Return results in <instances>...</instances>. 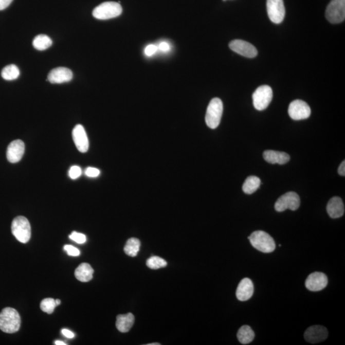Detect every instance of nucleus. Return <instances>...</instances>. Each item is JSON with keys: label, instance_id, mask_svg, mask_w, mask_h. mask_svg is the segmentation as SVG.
<instances>
[{"label": "nucleus", "instance_id": "nucleus-1", "mask_svg": "<svg viewBox=\"0 0 345 345\" xmlns=\"http://www.w3.org/2000/svg\"><path fill=\"white\" fill-rule=\"evenodd\" d=\"M20 315L17 310L12 307H5L0 313V329L5 333L12 334L20 330Z\"/></svg>", "mask_w": 345, "mask_h": 345}, {"label": "nucleus", "instance_id": "nucleus-2", "mask_svg": "<svg viewBox=\"0 0 345 345\" xmlns=\"http://www.w3.org/2000/svg\"><path fill=\"white\" fill-rule=\"evenodd\" d=\"M250 243L255 249L264 253H270L275 251L276 243L269 234L263 231H254L248 237Z\"/></svg>", "mask_w": 345, "mask_h": 345}, {"label": "nucleus", "instance_id": "nucleus-3", "mask_svg": "<svg viewBox=\"0 0 345 345\" xmlns=\"http://www.w3.org/2000/svg\"><path fill=\"white\" fill-rule=\"evenodd\" d=\"M122 13V7L119 3L106 2L96 7L92 14L99 20H107L119 16Z\"/></svg>", "mask_w": 345, "mask_h": 345}, {"label": "nucleus", "instance_id": "nucleus-4", "mask_svg": "<svg viewBox=\"0 0 345 345\" xmlns=\"http://www.w3.org/2000/svg\"><path fill=\"white\" fill-rule=\"evenodd\" d=\"M223 112L222 101L219 98H214L210 102L208 106L205 122L208 127L214 130L220 124Z\"/></svg>", "mask_w": 345, "mask_h": 345}, {"label": "nucleus", "instance_id": "nucleus-5", "mask_svg": "<svg viewBox=\"0 0 345 345\" xmlns=\"http://www.w3.org/2000/svg\"><path fill=\"white\" fill-rule=\"evenodd\" d=\"M12 233L18 241L27 243L31 238V226L28 220L23 216H18L12 223Z\"/></svg>", "mask_w": 345, "mask_h": 345}, {"label": "nucleus", "instance_id": "nucleus-6", "mask_svg": "<svg viewBox=\"0 0 345 345\" xmlns=\"http://www.w3.org/2000/svg\"><path fill=\"white\" fill-rule=\"evenodd\" d=\"M325 17L329 22L338 24L344 22L345 0H332L326 7Z\"/></svg>", "mask_w": 345, "mask_h": 345}, {"label": "nucleus", "instance_id": "nucleus-7", "mask_svg": "<svg viewBox=\"0 0 345 345\" xmlns=\"http://www.w3.org/2000/svg\"><path fill=\"white\" fill-rule=\"evenodd\" d=\"M273 89L268 85H262L258 88L252 94V101L255 109L263 111L266 109L272 101Z\"/></svg>", "mask_w": 345, "mask_h": 345}, {"label": "nucleus", "instance_id": "nucleus-8", "mask_svg": "<svg viewBox=\"0 0 345 345\" xmlns=\"http://www.w3.org/2000/svg\"><path fill=\"white\" fill-rule=\"evenodd\" d=\"M301 205V199L295 192H288L281 196L275 204L276 211L281 212L287 209L296 210Z\"/></svg>", "mask_w": 345, "mask_h": 345}, {"label": "nucleus", "instance_id": "nucleus-9", "mask_svg": "<svg viewBox=\"0 0 345 345\" xmlns=\"http://www.w3.org/2000/svg\"><path fill=\"white\" fill-rule=\"evenodd\" d=\"M267 9L268 17L276 24L283 22L285 16V7L283 0H267Z\"/></svg>", "mask_w": 345, "mask_h": 345}, {"label": "nucleus", "instance_id": "nucleus-10", "mask_svg": "<svg viewBox=\"0 0 345 345\" xmlns=\"http://www.w3.org/2000/svg\"><path fill=\"white\" fill-rule=\"evenodd\" d=\"M288 114L294 120L307 119L311 115V108L306 102L301 100H295L289 104Z\"/></svg>", "mask_w": 345, "mask_h": 345}, {"label": "nucleus", "instance_id": "nucleus-11", "mask_svg": "<svg viewBox=\"0 0 345 345\" xmlns=\"http://www.w3.org/2000/svg\"><path fill=\"white\" fill-rule=\"evenodd\" d=\"M230 48L241 56L249 59L256 57L258 51L253 45L242 40H234L229 44Z\"/></svg>", "mask_w": 345, "mask_h": 345}, {"label": "nucleus", "instance_id": "nucleus-12", "mask_svg": "<svg viewBox=\"0 0 345 345\" xmlns=\"http://www.w3.org/2000/svg\"><path fill=\"white\" fill-rule=\"evenodd\" d=\"M328 284V278L325 274L315 272L308 276L305 280L306 288L312 292L322 290Z\"/></svg>", "mask_w": 345, "mask_h": 345}, {"label": "nucleus", "instance_id": "nucleus-13", "mask_svg": "<svg viewBox=\"0 0 345 345\" xmlns=\"http://www.w3.org/2000/svg\"><path fill=\"white\" fill-rule=\"evenodd\" d=\"M328 337V331L325 326L314 325L305 331L304 338L308 343L315 344L325 340Z\"/></svg>", "mask_w": 345, "mask_h": 345}, {"label": "nucleus", "instance_id": "nucleus-14", "mask_svg": "<svg viewBox=\"0 0 345 345\" xmlns=\"http://www.w3.org/2000/svg\"><path fill=\"white\" fill-rule=\"evenodd\" d=\"M73 78V73L69 68L58 67L52 69L47 76V80L53 84L69 82Z\"/></svg>", "mask_w": 345, "mask_h": 345}, {"label": "nucleus", "instance_id": "nucleus-15", "mask_svg": "<svg viewBox=\"0 0 345 345\" xmlns=\"http://www.w3.org/2000/svg\"><path fill=\"white\" fill-rule=\"evenodd\" d=\"M74 142L79 151L85 153L89 148V141L85 129L81 125H77L72 131Z\"/></svg>", "mask_w": 345, "mask_h": 345}, {"label": "nucleus", "instance_id": "nucleus-16", "mask_svg": "<svg viewBox=\"0 0 345 345\" xmlns=\"http://www.w3.org/2000/svg\"><path fill=\"white\" fill-rule=\"evenodd\" d=\"M25 143L20 139L13 141L8 147L7 151V158L11 163H16L20 161L25 153Z\"/></svg>", "mask_w": 345, "mask_h": 345}, {"label": "nucleus", "instance_id": "nucleus-17", "mask_svg": "<svg viewBox=\"0 0 345 345\" xmlns=\"http://www.w3.org/2000/svg\"><path fill=\"white\" fill-rule=\"evenodd\" d=\"M254 293L253 283L250 279L244 278L239 284L237 289V298L240 301H246L251 298Z\"/></svg>", "mask_w": 345, "mask_h": 345}, {"label": "nucleus", "instance_id": "nucleus-18", "mask_svg": "<svg viewBox=\"0 0 345 345\" xmlns=\"http://www.w3.org/2000/svg\"><path fill=\"white\" fill-rule=\"evenodd\" d=\"M326 212L333 219L341 217L344 215V206L340 197L335 196L329 200L326 205Z\"/></svg>", "mask_w": 345, "mask_h": 345}, {"label": "nucleus", "instance_id": "nucleus-19", "mask_svg": "<svg viewBox=\"0 0 345 345\" xmlns=\"http://www.w3.org/2000/svg\"><path fill=\"white\" fill-rule=\"evenodd\" d=\"M263 156L266 161L273 165H284L290 159L286 153L275 151H266L263 152Z\"/></svg>", "mask_w": 345, "mask_h": 345}, {"label": "nucleus", "instance_id": "nucleus-20", "mask_svg": "<svg viewBox=\"0 0 345 345\" xmlns=\"http://www.w3.org/2000/svg\"><path fill=\"white\" fill-rule=\"evenodd\" d=\"M134 317L131 313L125 315H118L116 321V326L120 333H128L134 323Z\"/></svg>", "mask_w": 345, "mask_h": 345}, {"label": "nucleus", "instance_id": "nucleus-21", "mask_svg": "<svg viewBox=\"0 0 345 345\" xmlns=\"http://www.w3.org/2000/svg\"><path fill=\"white\" fill-rule=\"evenodd\" d=\"M94 270L88 263H83L75 270V276L81 282H88L93 278Z\"/></svg>", "mask_w": 345, "mask_h": 345}, {"label": "nucleus", "instance_id": "nucleus-22", "mask_svg": "<svg viewBox=\"0 0 345 345\" xmlns=\"http://www.w3.org/2000/svg\"><path fill=\"white\" fill-rule=\"evenodd\" d=\"M255 336L254 331L248 325L242 326L238 333V340L242 344L251 343L253 341Z\"/></svg>", "mask_w": 345, "mask_h": 345}, {"label": "nucleus", "instance_id": "nucleus-23", "mask_svg": "<svg viewBox=\"0 0 345 345\" xmlns=\"http://www.w3.org/2000/svg\"><path fill=\"white\" fill-rule=\"evenodd\" d=\"M261 185V180L259 177L255 176H250L245 180L242 186V190L245 193L251 194L258 190Z\"/></svg>", "mask_w": 345, "mask_h": 345}, {"label": "nucleus", "instance_id": "nucleus-24", "mask_svg": "<svg viewBox=\"0 0 345 345\" xmlns=\"http://www.w3.org/2000/svg\"><path fill=\"white\" fill-rule=\"evenodd\" d=\"M141 242L136 238H131L126 242L124 247L125 253L128 256L135 257L140 249Z\"/></svg>", "mask_w": 345, "mask_h": 345}, {"label": "nucleus", "instance_id": "nucleus-25", "mask_svg": "<svg viewBox=\"0 0 345 345\" xmlns=\"http://www.w3.org/2000/svg\"><path fill=\"white\" fill-rule=\"evenodd\" d=\"M52 44L51 39L48 36L43 35V34L35 37L33 41V47L39 51H44V50L48 49L52 46Z\"/></svg>", "mask_w": 345, "mask_h": 345}, {"label": "nucleus", "instance_id": "nucleus-26", "mask_svg": "<svg viewBox=\"0 0 345 345\" xmlns=\"http://www.w3.org/2000/svg\"><path fill=\"white\" fill-rule=\"evenodd\" d=\"M20 71L16 65L11 64L3 68L2 77L5 80L12 81L19 78Z\"/></svg>", "mask_w": 345, "mask_h": 345}, {"label": "nucleus", "instance_id": "nucleus-27", "mask_svg": "<svg viewBox=\"0 0 345 345\" xmlns=\"http://www.w3.org/2000/svg\"><path fill=\"white\" fill-rule=\"evenodd\" d=\"M146 263L147 267L151 268V269H159L160 268H164L167 267L168 264L167 261L162 259V258L156 256L149 258L147 260Z\"/></svg>", "mask_w": 345, "mask_h": 345}, {"label": "nucleus", "instance_id": "nucleus-28", "mask_svg": "<svg viewBox=\"0 0 345 345\" xmlns=\"http://www.w3.org/2000/svg\"><path fill=\"white\" fill-rule=\"evenodd\" d=\"M57 306L55 300L52 298L45 299L41 303V310L47 314H52Z\"/></svg>", "mask_w": 345, "mask_h": 345}, {"label": "nucleus", "instance_id": "nucleus-29", "mask_svg": "<svg viewBox=\"0 0 345 345\" xmlns=\"http://www.w3.org/2000/svg\"><path fill=\"white\" fill-rule=\"evenodd\" d=\"M69 238L72 240L76 243L82 244L85 243L86 241V235L83 233H78L76 231H73L69 235Z\"/></svg>", "mask_w": 345, "mask_h": 345}, {"label": "nucleus", "instance_id": "nucleus-30", "mask_svg": "<svg viewBox=\"0 0 345 345\" xmlns=\"http://www.w3.org/2000/svg\"><path fill=\"white\" fill-rule=\"evenodd\" d=\"M82 174V170L80 167L78 166H73V167L70 168L69 172H68V175H69L70 178L75 180V179H77L80 177V176Z\"/></svg>", "mask_w": 345, "mask_h": 345}, {"label": "nucleus", "instance_id": "nucleus-31", "mask_svg": "<svg viewBox=\"0 0 345 345\" xmlns=\"http://www.w3.org/2000/svg\"><path fill=\"white\" fill-rule=\"evenodd\" d=\"M64 250L68 255L71 257H78L80 255V251L72 245H65Z\"/></svg>", "mask_w": 345, "mask_h": 345}, {"label": "nucleus", "instance_id": "nucleus-32", "mask_svg": "<svg viewBox=\"0 0 345 345\" xmlns=\"http://www.w3.org/2000/svg\"><path fill=\"white\" fill-rule=\"evenodd\" d=\"M100 170L97 168L93 167H88L85 171V175L88 177L96 178L100 175Z\"/></svg>", "mask_w": 345, "mask_h": 345}, {"label": "nucleus", "instance_id": "nucleus-33", "mask_svg": "<svg viewBox=\"0 0 345 345\" xmlns=\"http://www.w3.org/2000/svg\"><path fill=\"white\" fill-rule=\"evenodd\" d=\"M158 47L154 44L149 45L144 49V52L147 56L151 57L157 51Z\"/></svg>", "mask_w": 345, "mask_h": 345}, {"label": "nucleus", "instance_id": "nucleus-34", "mask_svg": "<svg viewBox=\"0 0 345 345\" xmlns=\"http://www.w3.org/2000/svg\"><path fill=\"white\" fill-rule=\"evenodd\" d=\"M13 0H0V10H5L9 6Z\"/></svg>", "mask_w": 345, "mask_h": 345}, {"label": "nucleus", "instance_id": "nucleus-35", "mask_svg": "<svg viewBox=\"0 0 345 345\" xmlns=\"http://www.w3.org/2000/svg\"><path fill=\"white\" fill-rule=\"evenodd\" d=\"M158 49H160V51L162 52L169 51L170 49V45L167 43H165V42H163V43H161L159 44V47H158Z\"/></svg>", "mask_w": 345, "mask_h": 345}, {"label": "nucleus", "instance_id": "nucleus-36", "mask_svg": "<svg viewBox=\"0 0 345 345\" xmlns=\"http://www.w3.org/2000/svg\"><path fill=\"white\" fill-rule=\"evenodd\" d=\"M62 333L63 334V335L65 336V337H67V338L72 339L74 338V337L75 336V334H74L72 332L68 330V329H62Z\"/></svg>", "mask_w": 345, "mask_h": 345}, {"label": "nucleus", "instance_id": "nucleus-37", "mask_svg": "<svg viewBox=\"0 0 345 345\" xmlns=\"http://www.w3.org/2000/svg\"><path fill=\"white\" fill-rule=\"evenodd\" d=\"M338 173L339 175L345 176V161L343 160V162L341 163L340 166L338 168Z\"/></svg>", "mask_w": 345, "mask_h": 345}, {"label": "nucleus", "instance_id": "nucleus-38", "mask_svg": "<svg viewBox=\"0 0 345 345\" xmlns=\"http://www.w3.org/2000/svg\"><path fill=\"white\" fill-rule=\"evenodd\" d=\"M55 344L57 345H66L67 344L65 343L64 342L61 341H56L55 342Z\"/></svg>", "mask_w": 345, "mask_h": 345}, {"label": "nucleus", "instance_id": "nucleus-39", "mask_svg": "<svg viewBox=\"0 0 345 345\" xmlns=\"http://www.w3.org/2000/svg\"><path fill=\"white\" fill-rule=\"evenodd\" d=\"M55 302H56L57 305H59L61 304V301L60 299L55 300Z\"/></svg>", "mask_w": 345, "mask_h": 345}, {"label": "nucleus", "instance_id": "nucleus-40", "mask_svg": "<svg viewBox=\"0 0 345 345\" xmlns=\"http://www.w3.org/2000/svg\"><path fill=\"white\" fill-rule=\"evenodd\" d=\"M159 344H160L158 343L148 344V345H159Z\"/></svg>", "mask_w": 345, "mask_h": 345}]
</instances>
